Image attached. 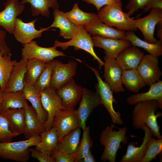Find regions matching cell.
I'll list each match as a JSON object with an SVG mask.
<instances>
[{
  "instance_id": "obj_28",
  "label": "cell",
  "mask_w": 162,
  "mask_h": 162,
  "mask_svg": "<svg viewBox=\"0 0 162 162\" xmlns=\"http://www.w3.org/2000/svg\"><path fill=\"white\" fill-rule=\"evenodd\" d=\"M65 13L73 23L85 27L90 26L99 20L97 14L83 11L79 7L78 3L74 4L71 10Z\"/></svg>"
},
{
  "instance_id": "obj_8",
  "label": "cell",
  "mask_w": 162,
  "mask_h": 162,
  "mask_svg": "<svg viewBox=\"0 0 162 162\" xmlns=\"http://www.w3.org/2000/svg\"><path fill=\"white\" fill-rule=\"evenodd\" d=\"M41 102L43 108L47 114L45 122V130L52 127L54 118L59 110L67 109L63 105L61 99L56 90L50 86L40 92Z\"/></svg>"
},
{
  "instance_id": "obj_32",
  "label": "cell",
  "mask_w": 162,
  "mask_h": 162,
  "mask_svg": "<svg viewBox=\"0 0 162 162\" xmlns=\"http://www.w3.org/2000/svg\"><path fill=\"white\" fill-rule=\"evenodd\" d=\"M30 4L31 8L32 14L33 16L41 14L47 17L50 16L49 9L53 10L58 9V2L56 0H22L20 3L24 4Z\"/></svg>"
},
{
  "instance_id": "obj_39",
  "label": "cell",
  "mask_w": 162,
  "mask_h": 162,
  "mask_svg": "<svg viewBox=\"0 0 162 162\" xmlns=\"http://www.w3.org/2000/svg\"><path fill=\"white\" fill-rule=\"evenodd\" d=\"M146 152L141 162H150L156 159L157 155L162 153V139H155L150 137L147 143Z\"/></svg>"
},
{
  "instance_id": "obj_18",
  "label": "cell",
  "mask_w": 162,
  "mask_h": 162,
  "mask_svg": "<svg viewBox=\"0 0 162 162\" xmlns=\"http://www.w3.org/2000/svg\"><path fill=\"white\" fill-rule=\"evenodd\" d=\"M92 39L94 46L104 49L106 55L115 59L123 50L131 46L129 41L124 39L106 38L93 35Z\"/></svg>"
},
{
  "instance_id": "obj_5",
  "label": "cell",
  "mask_w": 162,
  "mask_h": 162,
  "mask_svg": "<svg viewBox=\"0 0 162 162\" xmlns=\"http://www.w3.org/2000/svg\"><path fill=\"white\" fill-rule=\"evenodd\" d=\"M86 65L94 74L98 81L95 86L96 92L99 94L101 103L109 113L113 124L121 125L123 122L119 111L114 109V103H117L113 95V91L109 85L101 78L98 71L96 68Z\"/></svg>"
},
{
  "instance_id": "obj_36",
  "label": "cell",
  "mask_w": 162,
  "mask_h": 162,
  "mask_svg": "<svg viewBox=\"0 0 162 162\" xmlns=\"http://www.w3.org/2000/svg\"><path fill=\"white\" fill-rule=\"evenodd\" d=\"M46 63L36 59L28 60L24 82L28 84L34 86L45 69Z\"/></svg>"
},
{
  "instance_id": "obj_2",
  "label": "cell",
  "mask_w": 162,
  "mask_h": 162,
  "mask_svg": "<svg viewBox=\"0 0 162 162\" xmlns=\"http://www.w3.org/2000/svg\"><path fill=\"white\" fill-rule=\"evenodd\" d=\"M99 20L106 25L124 31H136L134 20L122 10L121 0L105 5L97 14Z\"/></svg>"
},
{
  "instance_id": "obj_4",
  "label": "cell",
  "mask_w": 162,
  "mask_h": 162,
  "mask_svg": "<svg viewBox=\"0 0 162 162\" xmlns=\"http://www.w3.org/2000/svg\"><path fill=\"white\" fill-rule=\"evenodd\" d=\"M40 135L24 140L0 142V158L19 162H26L29 158V148L36 146L41 140Z\"/></svg>"
},
{
  "instance_id": "obj_27",
  "label": "cell",
  "mask_w": 162,
  "mask_h": 162,
  "mask_svg": "<svg viewBox=\"0 0 162 162\" xmlns=\"http://www.w3.org/2000/svg\"><path fill=\"white\" fill-rule=\"evenodd\" d=\"M123 39L129 41L132 46L143 49L149 54L158 57L162 55V41L159 40L156 43H150L139 38L133 31L125 32Z\"/></svg>"
},
{
  "instance_id": "obj_15",
  "label": "cell",
  "mask_w": 162,
  "mask_h": 162,
  "mask_svg": "<svg viewBox=\"0 0 162 162\" xmlns=\"http://www.w3.org/2000/svg\"><path fill=\"white\" fill-rule=\"evenodd\" d=\"M77 63L70 61L67 64L55 60L51 78L50 86L56 90L73 78L76 73Z\"/></svg>"
},
{
  "instance_id": "obj_34",
  "label": "cell",
  "mask_w": 162,
  "mask_h": 162,
  "mask_svg": "<svg viewBox=\"0 0 162 162\" xmlns=\"http://www.w3.org/2000/svg\"><path fill=\"white\" fill-rule=\"evenodd\" d=\"M80 134L81 128L78 126L58 142L56 149L68 154H75L80 143Z\"/></svg>"
},
{
  "instance_id": "obj_6",
  "label": "cell",
  "mask_w": 162,
  "mask_h": 162,
  "mask_svg": "<svg viewBox=\"0 0 162 162\" xmlns=\"http://www.w3.org/2000/svg\"><path fill=\"white\" fill-rule=\"evenodd\" d=\"M54 46L56 47H60L63 50H66L69 46H74L76 50H82L86 51L98 62L100 70L101 69L102 67L104 64V62L95 53L92 37L83 26H79L77 32L70 40L66 42H61L56 40Z\"/></svg>"
},
{
  "instance_id": "obj_43",
  "label": "cell",
  "mask_w": 162,
  "mask_h": 162,
  "mask_svg": "<svg viewBox=\"0 0 162 162\" xmlns=\"http://www.w3.org/2000/svg\"><path fill=\"white\" fill-rule=\"evenodd\" d=\"M30 155L40 162H55L54 159L51 155L35 148H29Z\"/></svg>"
},
{
  "instance_id": "obj_46",
  "label": "cell",
  "mask_w": 162,
  "mask_h": 162,
  "mask_svg": "<svg viewBox=\"0 0 162 162\" xmlns=\"http://www.w3.org/2000/svg\"><path fill=\"white\" fill-rule=\"evenodd\" d=\"M88 4H93L98 11L103 6L120 0H82Z\"/></svg>"
},
{
  "instance_id": "obj_22",
  "label": "cell",
  "mask_w": 162,
  "mask_h": 162,
  "mask_svg": "<svg viewBox=\"0 0 162 162\" xmlns=\"http://www.w3.org/2000/svg\"><path fill=\"white\" fill-rule=\"evenodd\" d=\"M144 55L137 47L131 46L121 52L116 59L123 70L137 69Z\"/></svg>"
},
{
  "instance_id": "obj_26",
  "label": "cell",
  "mask_w": 162,
  "mask_h": 162,
  "mask_svg": "<svg viewBox=\"0 0 162 162\" xmlns=\"http://www.w3.org/2000/svg\"><path fill=\"white\" fill-rule=\"evenodd\" d=\"M22 92L26 100L31 103L32 106L35 110L39 118L45 124L47 114L42 106L40 92L37 90L34 86L28 84L25 82Z\"/></svg>"
},
{
  "instance_id": "obj_14",
  "label": "cell",
  "mask_w": 162,
  "mask_h": 162,
  "mask_svg": "<svg viewBox=\"0 0 162 162\" xmlns=\"http://www.w3.org/2000/svg\"><path fill=\"white\" fill-rule=\"evenodd\" d=\"M104 77L113 92H123L125 89L122 80L123 70L118 64L115 58L105 55Z\"/></svg>"
},
{
  "instance_id": "obj_30",
  "label": "cell",
  "mask_w": 162,
  "mask_h": 162,
  "mask_svg": "<svg viewBox=\"0 0 162 162\" xmlns=\"http://www.w3.org/2000/svg\"><path fill=\"white\" fill-rule=\"evenodd\" d=\"M122 80L127 89L136 93L146 85L136 69L123 70Z\"/></svg>"
},
{
  "instance_id": "obj_45",
  "label": "cell",
  "mask_w": 162,
  "mask_h": 162,
  "mask_svg": "<svg viewBox=\"0 0 162 162\" xmlns=\"http://www.w3.org/2000/svg\"><path fill=\"white\" fill-rule=\"evenodd\" d=\"M154 8L162 10V0H149L143 9V12Z\"/></svg>"
},
{
  "instance_id": "obj_17",
  "label": "cell",
  "mask_w": 162,
  "mask_h": 162,
  "mask_svg": "<svg viewBox=\"0 0 162 162\" xmlns=\"http://www.w3.org/2000/svg\"><path fill=\"white\" fill-rule=\"evenodd\" d=\"M83 88L77 85L72 78L56 90L63 106L67 109L74 108L80 101Z\"/></svg>"
},
{
  "instance_id": "obj_44",
  "label": "cell",
  "mask_w": 162,
  "mask_h": 162,
  "mask_svg": "<svg viewBox=\"0 0 162 162\" xmlns=\"http://www.w3.org/2000/svg\"><path fill=\"white\" fill-rule=\"evenodd\" d=\"M0 26V50L4 54H11L10 48L8 46L6 41V32L2 29Z\"/></svg>"
},
{
  "instance_id": "obj_21",
  "label": "cell",
  "mask_w": 162,
  "mask_h": 162,
  "mask_svg": "<svg viewBox=\"0 0 162 162\" xmlns=\"http://www.w3.org/2000/svg\"><path fill=\"white\" fill-rule=\"evenodd\" d=\"M54 10L53 21L48 28H58L59 30V36L66 39H72L77 32L80 25L72 22L63 11L58 9Z\"/></svg>"
},
{
  "instance_id": "obj_23",
  "label": "cell",
  "mask_w": 162,
  "mask_h": 162,
  "mask_svg": "<svg viewBox=\"0 0 162 162\" xmlns=\"http://www.w3.org/2000/svg\"><path fill=\"white\" fill-rule=\"evenodd\" d=\"M28 60L22 58L13 67L4 91L16 92L22 91Z\"/></svg>"
},
{
  "instance_id": "obj_29",
  "label": "cell",
  "mask_w": 162,
  "mask_h": 162,
  "mask_svg": "<svg viewBox=\"0 0 162 162\" xmlns=\"http://www.w3.org/2000/svg\"><path fill=\"white\" fill-rule=\"evenodd\" d=\"M27 102L22 91H4L3 98L0 107V114L9 109L24 108Z\"/></svg>"
},
{
  "instance_id": "obj_42",
  "label": "cell",
  "mask_w": 162,
  "mask_h": 162,
  "mask_svg": "<svg viewBox=\"0 0 162 162\" xmlns=\"http://www.w3.org/2000/svg\"><path fill=\"white\" fill-rule=\"evenodd\" d=\"M149 0H129L127 4L125 9L128 10V14L133 15L139 9H143Z\"/></svg>"
},
{
  "instance_id": "obj_25",
  "label": "cell",
  "mask_w": 162,
  "mask_h": 162,
  "mask_svg": "<svg viewBox=\"0 0 162 162\" xmlns=\"http://www.w3.org/2000/svg\"><path fill=\"white\" fill-rule=\"evenodd\" d=\"M85 28L91 35L106 38L123 39L125 34L126 32L113 28L99 20Z\"/></svg>"
},
{
  "instance_id": "obj_40",
  "label": "cell",
  "mask_w": 162,
  "mask_h": 162,
  "mask_svg": "<svg viewBox=\"0 0 162 162\" xmlns=\"http://www.w3.org/2000/svg\"><path fill=\"white\" fill-rule=\"evenodd\" d=\"M18 135V134L12 130L4 115L0 114V142H12V139Z\"/></svg>"
},
{
  "instance_id": "obj_1",
  "label": "cell",
  "mask_w": 162,
  "mask_h": 162,
  "mask_svg": "<svg viewBox=\"0 0 162 162\" xmlns=\"http://www.w3.org/2000/svg\"><path fill=\"white\" fill-rule=\"evenodd\" d=\"M132 112V122L134 127L141 129L145 124L151 130L153 135L158 139H162L160 132V127L157 122L158 118L162 115L160 112L156 111L159 108L158 102L155 100L139 102L135 105Z\"/></svg>"
},
{
  "instance_id": "obj_35",
  "label": "cell",
  "mask_w": 162,
  "mask_h": 162,
  "mask_svg": "<svg viewBox=\"0 0 162 162\" xmlns=\"http://www.w3.org/2000/svg\"><path fill=\"white\" fill-rule=\"evenodd\" d=\"M12 54L4 53L0 50V88L4 91L13 67L17 62L12 60Z\"/></svg>"
},
{
  "instance_id": "obj_20",
  "label": "cell",
  "mask_w": 162,
  "mask_h": 162,
  "mask_svg": "<svg viewBox=\"0 0 162 162\" xmlns=\"http://www.w3.org/2000/svg\"><path fill=\"white\" fill-rule=\"evenodd\" d=\"M142 129L144 131V135L140 146L136 147L134 142L129 143L126 154L122 156L120 162H141L146 151L147 141L153 136L152 131L145 124L142 126Z\"/></svg>"
},
{
  "instance_id": "obj_49",
  "label": "cell",
  "mask_w": 162,
  "mask_h": 162,
  "mask_svg": "<svg viewBox=\"0 0 162 162\" xmlns=\"http://www.w3.org/2000/svg\"><path fill=\"white\" fill-rule=\"evenodd\" d=\"M4 95V91L0 88V107L2 102Z\"/></svg>"
},
{
  "instance_id": "obj_24",
  "label": "cell",
  "mask_w": 162,
  "mask_h": 162,
  "mask_svg": "<svg viewBox=\"0 0 162 162\" xmlns=\"http://www.w3.org/2000/svg\"><path fill=\"white\" fill-rule=\"evenodd\" d=\"M155 100L159 105V108L162 109V81L159 80L150 86L146 92L131 95L126 100L127 103L131 106L146 101Z\"/></svg>"
},
{
  "instance_id": "obj_31",
  "label": "cell",
  "mask_w": 162,
  "mask_h": 162,
  "mask_svg": "<svg viewBox=\"0 0 162 162\" xmlns=\"http://www.w3.org/2000/svg\"><path fill=\"white\" fill-rule=\"evenodd\" d=\"M2 114L7 118L13 132L19 135L23 133L25 126L24 108L9 109Z\"/></svg>"
},
{
  "instance_id": "obj_13",
  "label": "cell",
  "mask_w": 162,
  "mask_h": 162,
  "mask_svg": "<svg viewBox=\"0 0 162 162\" xmlns=\"http://www.w3.org/2000/svg\"><path fill=\"white\" fill-rule=\"evenodd\" d=\"M136 69L146 85L149 86L159 80L162 75L158 57L149 54L144 55Z\"/></svg>"
},
{
  "instance_id": "obj_41",
  "label": "cell",
  "mask_w": 162,
  "mask_h": 162,
  "mask_svg": "<svg viewBox=\"0 0 162 162\" xmlns=\"http://www.w3.org/2000/svg\"><path fill=\"white\" fill-rule=\"evenodd\" d=\"M51 155L54 159L55 162H76V154H69L56 148L51 152Z\"/></svg>"
},
{
  "instance_id": "obj_16",
  "label": "cell",
  "mask_w": 162,
  "mask_h": 162,
  "mask_svg": "<svg viewBox=\"0 0 162 162\" xmlns=\"http://www.w3.org/2000/svg\"><path fill=\"white\" fill-rule=\"evenodd\" d=\"M24 4L19 0H7L4 9L0 12V26L8 33L12 34L17 16L25 9Z\"/></svg>"
},
{
  "instance_id": "obj_37",
  "label": "cell",
  "mask_w": 162,
  "mask_h": 162,
  "mask_svg": "<svg viewBox=\"0 0 162 162\" xmlns=\"http://www.w3.org/2000/svg\"><path fill=\"white\" fill-rule=\"evenodd\" d=\"M83 132L82 138L75 153L76 162H78L85 157L91 150L93 145V141L90 136L89 127L86 126Z\"/></svg>"
},
{
  "instance_id": "obj_48",
  "label": "cell",
  "mask_w": 162,
  "mask_h": 162,
  "mask_svg": "<svg viewBox=\"0 0 162 162\" xmlns=\"http://www.w3.org/2000/svg\"><path fill=\"white\" fill-rule=\"evenodd\" d=\"M157 35L159 40L162 41V21L157 24Z\"/></svg>"
},
{
  "instance_id": "obj_7",
  "label": "cell",
  "mask_w": 162,
  "mask_h": 162,
  "mask_svg": "<svg viewBox=\"0 0 162 162\" xmlns=\"http://www.w3.org/2000/svg\"><path fill=\"white\" fill-rule=\"evenodd\" d=\"M78 126L79 116L74 108L58 111L54 118L52 127L56 128L60 142L65 136Z\"/></svg>"
},
{
  "instance_id": "obj_19",
  "label": "cell",
  "mask_w": 162,
  "mask_h": 162,
  "mask_svg": "<svg viewBox=\"0 0 162 162\" xmlns=\"http://www.w3.org/2000/svg\"><path fill=\"white\" fill-rule=\"evenodd\" d=\"M25 126L23 134L26 139L40 135L45 130V124L38 116L36 111L27 102L24 107Z\"/></svg>"
},
{
  "instance_id": "obj_47",
  "label": "cell",
  "mask_w": 162,
  "mask_h": 162,
  "mask_svg": "<svg viewBox=\"0 0 162 162\" xmlns=\"http://www.w3.org/2000/svg\"><path fill=\"white\" fill-rule=\"evenodd\" d=\"M79 162H95L96 161L90 150L88 154L84 158L80 160Z\"/></svg>"
},
{
  "instance_id": "obj_33",
  "label": "cell",
  "mask_w": 162,
  "mask_h": 162,
  "mask_svg": "<svg viewBox=\"0 0 162 162\" xmlns=\"http://www.w3.org/2000/svg\"><path fill=\"white\" fill-rule=\"evenodd\" d=\"M41 140L35 146V149L51 155L52 151L56 148L59 142L56 128L52 127L48 131L40 134Z\"/></svg>"
},
{
  "instance_id": "obj_9",
  "label": "cell",
  "mask_w": 162,
  "mask_h": 162,
  "mask_svg": "<svg viewBox=\"0 0 162 162\" xmlns=\"http://www.w3.org/2000/svg\"><path fill=\"white\" fill-rule=\"evenodd\" d=\"M21 54L22 58L28 60L37 59L46 63L52 61L55 57L66 56L63 52L57 50L54 46L50 47L40 46L33 40L23 45Z\"/></svg>"
},
{
  "instance_id": "obj_38",
  "label": "cell",
  "mask_w": 162,
  "mask_h": 162,
  "mask_svg": "<svg viewBox=\"0 0 162 162\" xmlns=\"http://www.w3.org/2000/svg\"><path fill=\"white\" fill-rule=\"evenodd\" d=\"M55 60L46 63V67L34 86L40 92L50 86L52 74Z\"/></svg>"
},
{
  "instance_id": "obj_3",
  "label": "cell",
  "mask_w": 162,
  "mask_h": 162,
  "mask_svg": "<svg viewBox=\"0 0 162 162\" xmlns=\"http://www.w3.org/2000/svg\"><path fill=\"white\" fill-rule=\"evenodd\" d=\"M115 127L111 123V125L107 126L100 134V143L104 147L101 157L103 161L115 162L117 151L122 148L121 143L125 145L128 142V137L126 136L127 127L118 128L117 131L113 130Z\"/></svg>"
},
{
  "instance_id": "obj_12",
  "label": "cell",
  "mask_w": 162,
  "mask_h": 162,
  "mask_svg": "<svg viewBox=\"0 0 162 162\" xmlns=\"http://www.w3.org/2000/svg\"><path fill=\"white\" fill-rule=\"evenodd\" d=\"M100 105V98L96 92H94L86 88H83L80 105L76 110L79 118V126L82 130L86 126V121L93 110Z\"/></svg>"
},
{
  "instance_id": "obj_10",
  "label": "cell",
  "mask_w": 162,
  "mask_h": 162,
  "mask_svg": "<svg viewBox=\"0 0 162 162\" xmlns=\"http://www.w3.org/2000/svg\"><path fill=\"white\" fill-rule=\"evenodd\" d=\"M162 21V10L154 8L146 16L134 20V23L136 28L142 32L144 40L155 43L158 40L154 36L155 29L157 24Z\"/></svg>"
},
{
  "instance_id": "obj_11",
  "label": "cell",
  "mask_w": 162,
  "mask_h": 162,
  "mask_svg": "<svg viewBox=\"0 0 162 162\" xmlns=\"http://www.w3.org/2000/svg\"><path fill=\"white\" fill-rule=\"evenodd\" d=\"M38 20L35 19L25 22L17 18L12 33L15 39L23 45L30 42L35 38H40L43 32L48 30L49 28L40 27L39 30L36 29L35 24Z\"/></svg>"
}]
</instances>
